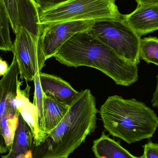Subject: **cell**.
I'll list each match as a JSON object with an SVG mask.
<instances>
[{
    "mask_svg": "<svg viewBox=\"0 0 158 158\" xmlns=\"http://www.w3.org/2000/svg\"><path fill=\"white\" fill-rule=\"evenodd\" d=\"M138 5L158 3V0H136Z\"/></svg>",
    "mask_w": 158,
    "mask_h": 158,
    "instance_id": "cell-25",
    "label": "cell"
},
{
    "mask_svg": "<svg viewBox=\"0 0 158 158\" xmlns=\"http://www.w3.org/2000/svg\"><path fill=\"white\" fill-rule=\"evenodd\" d=\"M33 144L31 130L20 113L19 122L15 132L13 144L8 154L2 156V158H15L17 156L31 150Z\"/></svg>",
    "mask_w": 158,
    "mask_h": 158,
    "instance_id": "cell-15",
    "label": "cell"
},
{
    "mask_svg": "<svg viewBox=\"0 0 158 158\" xmlns=\"http://www.w3.org/2000/svg\"><path fill=\"white\" fill-rule=\"evenodd\" d=\"M140 57L148 64H155L158 66V39L157 37L141 39Z\"/></svg>",
    "mask_w": 158,
    "mask_h": 158,
    "instance_id": "cell-18",
    "label": "cell"
},
{
    "mask_svg": "<svg viewBox=\"0 0 158 158\" xmlns=\"http://www.w3.org/2000/svg\"><path fill=\"white\" fill-rule=\"evenodd\" d=\"M92 150L97 158H142L131 154L104 132L94 141Z\"/></svg>",
    "mask_w": 158,
    "mask_h": 158,
    "instance_id": "cell-14",
    "label": "cell"
},
{
    "mask_svg": "<svg viewBox=\"0 0 158 158\" xmlns=\"http://www.w3.org/2000/svg\"><path fill=\"white\" fill-rule=\"evenodd\" d=\"M98 112L90 89L81 91L61 122L42 144L35 147L33 158L69 157L94 131Z\"/></svg>",
    "mask_w": 158,
    "mask_h": 158,
    "instance_id": "cell-2",
    "label": "cell"
},
{
    "mask_svg": "<svg viewBox=\"0 0 158 158\" xmlns=\"http://www.w3.org/2000/svg\"><path fill=\"white\" fill-rule=\"evenodd\" d=\"M57 158H68V156H62L60 157H58Z\"/></svg>",
    "mask_w": 158,
    "mask_h": 158,
    "instance_id": "cell-27",
    "label": "cell"
},
{
    "mask_svg": "<svg viewBox=\"0 0 158 158\" xmlns=\"http://www.w3.org/2000/svg\"><path fill=\"white\" fill-rule=\"evenodd\" d=\"M9 24L3 0H0V50L12 52L13 43L10 37Z\"/></svg>",
    "mask_w": 158,
    "mask_h": 158,
    "instance_id": "cell-17",
    "label": "cell"
},
{
    "mask_svg": "<svg viewBox=\"0 0 158 158\" xmlns=\"http://www.w3.org/2000/svg\"><path fill=\"white\" fill-rule=\"evenodd\" d=\"M22 82L18 81L17 93L15 98V104L19 113L29 126L33 139V145L39 146L42 143L40 134L38 126L37 108L29 99L30 86L28 85L25 90H21Z\"/></svg>",
    "mask_w": 158,
    "mask_h": 158,
    "instance_id": "cell-11",
    "label": "cell"
},
{
    "mask_svg": "<svg viewBox=\"0 0 158 158\" xmlns=\"http://www.w3.org/2000/svg\"><path fill=\"white\" fill-rule=\"evenodd\" d=\"M33 152L32 150H29L26 153L20 154L17 156L15 158H33Z\"/></svg>",
    "mask_w": 158,
    "mask_h": 158,
    "instance_id": "cell-26",
    "label": "cell"
},
{
    "mask_svg": "<svg viewBox=\"0 0 158 158\" xmlns=\"http://www.w3.org/2000/svg\"><path fill=\"white\" fill-rule=\"evenodd\" d=\"M89 32L119 56L138 65L140 38L123 19L95 20Z\"/></svg>",
    "mask_w": 158,
    "mask_h": 158,
    "instance_id": "cell-5",
    "label": "cell"
},
{
    "mask_svg": "<svg viewBox=\"0 0 158 158\" xmlns=\"http://www.w3.org/2000/svg\"><path fill=\"white\" fill-rule=\"evenodd\" d=\"M9 18V24L14 33L18 27V0H3Z\"/></svg>",
    "mask_w": 158,
    "mask_h": 158,
    "instance_id": "cell-20",
    "label": "cell"
},
{
    "mask_svg": "<svg viewBox=\"0 0 158 158\" xmlns=\"http://www.w3.org/2000/svg\"><path fill=\"white\" fill-rule=\"evenodd\" d=\"M18 27L23 28L39 42L43 25L40 23L39 6L35 0H18Z\"/></svg>",
    "mask_w": 158,
    "mask_h": 158,
    "instance_id": "cell-12",
    "label": "cell"
},
{
    "mask_svg": "<svg viewBox=\"0 0 158 158\" xmlns=\"http://www.w3.org/2000/svg\"><path fill=\"white\" fill-rule=\"evenodd\" d=\"M123 19L140 37L158 30V3L138 5Z\"/></svg>",
    "mask_w": 158,
    "mask_h": 158,
    "instance_id": "cell-8",
    "label": "cell"
},
{
    "mask_svg": "<svg viewBox=\"0 0 158 158\" xmlns=\"http://www.w3.org/2000/svg\"><path fill=\"white\" fill-rule=\"evenodd\" d=\"M39 76L44 95L57 102L69 107L80 94L69 83L59 77L41 72Z\"/></svg>",
    "mask_w": 158,
    "mask_h": 158,
    "instance_id": "cell-9",
    "label": "cell"
},
{
    "mask_svg": "<svg viewBox=\"0 0 158 158\" xmlns=\"http://www.w3.org/2000/svg\"><path fill=\"white\" fill-rule=\"evenodd\" d=\"M43 105V122L41 130L42 143L50 133L61 122L69 108V106L44 95Z\"/></svg>",
    "mask_w": 158,
    "mask_h": 158,
    "instance_id": "cell-13",
    "label": "cell"
},
{
    "mask_svg": "<svg viewBox=\"0 0 158 158\" xmlns=\"http://www.w3.org/2000/svg\"><path fill=\"white\" fill-rule=\"evenodd\" d=\"M19 112L14 103L6 112L0 124V140L4 153L8 152L13 144L17 128Z\"/></svg>",
    "mask_w": 158,
    "mask_h": 158,
    "instance_id": "cell-16",
    "label": "cell"
},
{
    "mask_svg": "<svg viewBox=\"0 0 158 158\" xmlns=\"http://www.w3.org/2000/svg\"><path fill=\"white\" fill-rule=\"evenodd\" d=\"M94 21H69L43 25L40 41L45 59L54 57L62 46L76 33L89 31Z\"/></svg>",
    "mask_w": 158,
    "mask_h": 158,
    "instance_id": "cell-7",
    "label": "cell"
},
{
    "mask_svg": "<svg viewBox=\"0 0 158 158\" xmlns=\"http://www.w3.org/2000/svg\"><path fill=\"white\" fill-rule=\"evenodd\" d=\"M151 103L153 107L158 108V76L157 77L156 87L151 100Z\"/></svg>",
    "mask_w": 158,
    "mask_h": 158,
    "instance_id": "cell-24",
    "label": "cell"
},
{
    "mask_svg": "<svg viewBox=\"0 0 158 158\" xmlns=\"http://www.w3.org/2000/svg\"><path fill=\"white\" fill-rule=\"evenodd\" d=\"M9 66L6 61L2 60L0 57V77H3L8 71Z\"/></svg>",
    "mask_w": 158,
    "mask_h": 158,
    "instance_id": "cell-23",
    "label": "cell"
},
{
    "mask_svg": "<svg viewBox=\"0 0 158 158\" xmlns=\"http://www.w3.org/2000/svg\"><path fill=\"white\" fill-rule=\"evenodd\" d=\"M13 43V51L21 80L33 81L45 65L46 60L40 41L37 42L26 30L19 27Z\"/></svg>",
    "mask_w": 158,
    "mask_h": 158,
    "instance_id": "cell-6",
    "label": "cell"
},
{
    "mask_svg": "<svg viewBox=\"0 0 158 158\" xmlns=\"http://www.w3.org/2000/svg\"><path fill=\"white\" fill-rule=\"evenodd\" d=\"M142 158H158V144L148 142L143 146Z\"/></svg>",
    "mask_w": 158,
    "mask_h": 158,
    "instance_id": "cell-21",
    "label": "cell"
},
{
    "mask_svg": "<svg viewBox=\"0 0 158 158\" xmlns=\"http://www.w3.org/2000/svg\"><path fill=\"white\" fill-rule=\"evenodd\" d=\"M54 57L68 67L98 69L119 85L130 86L138 80V65L119 56L88 31L73 35Z\"/></svg>",
    "mask_w": 158,
    "mask_h": 158,
    "instance_id": "cell-1",
    "label": "cell"
},
{
    "mask_svg": "<svg viewBox=\"0 0 158 158\" xmlns=\"http://www.w3.org/2000/svg\"><path fill=\"white\" fill-rule=\"evenodd\" d=\"M42 25L69 21L119 19L122 15L116 0H70L56 6L39 10Z\"/></svg>",
    "mask_w": 158,
    "mask_h": 158,
    "instance_id": "cell-4",
    "label": "cell"
},
{
    "mask_svg": "<svg viewBox=\"0 0 158 158\" xmlns=\"http://www.w3.org/2000/svg\"><path fill=\"white\" fill-rule=\"evenodd\" d=\"M40 72L37 73L34 78L33 81L35 85V92H34V102L33 104L36 106L37 108V118H38V126L40 134L41 140L42 143L41 137V130L42 128L43 122L44 105L43 100L44 94L42 90L40 82ZM41 143V144H42Z\"/></svg>",
    "mask_w": 158,
    "mask_h": 158,
    "instance_id": "cell-19",
    "label": "cell"
},
{
    "mask_svg": "<svg viewBox=\"0 0 158 158\" xmlns=\"http://www.w3.org/2000/svg\"><path fill=\"white\" fill-rule=\"evenodd\" d=\"M19 75L17 63L15 57L14 56L8 71L0 80V124L2 118L9 108L13 106L16 97ZM0 153H4L1 140Z\"/></svg>",
    "mask_w": 158,
    "mask_h": 158,
    "instance_id": "cell-10",
    "label": "cell"
},
{
    "mask_svg": "<svg viewBox=\"0 0 158 158\" xmlns=\"http://www.w3.org/2000/svg\"><path fill=\"white\" fill-rule=\"evenodd\" d=\"M99 113L106 130L130 144L151 138L158 128L155 111L134 98L109 97Z\"/></svg>",
    "mask_w": 158,
    "mask_h": 158,
    "instance_id": "cell-3",
    "label": "cell"
},
{
    "mask_svg": "<svg viewBox=\"0 0 158 158\" xmlns=\"http://www.w3.org/2000/svg\"><path fill=\"white\" fill-rule=\"evenodd\" d=\"M38 5L39 10L47 9L53 6L59 5L70 0H35Z\"/></svg>",
    "mask_w": 158,
    "mask_h": 158,
    "instance_id": "cell-22",
    "label": "cell"
}]
</instances>
